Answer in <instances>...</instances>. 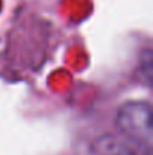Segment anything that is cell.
<instances>
[{
    "label": "cell",
    "instance_id": "1",
    "mask_svg": "<svg viewBox=\"0 0 153 155\" xmlns=\"http://www.w3.org/2000/svg\"><path fill=\"white\" fill-rule=\"evenodd\" d=\"M116 128L131 142L150 151L152 105L147 101H128L116 113Z\"/></svg>",
    "mask_w": 153,
    "mask_h": 155
},
{
    "label": "cell",
    "instance_id": "2",
    "mask_svg": "<svg viewBox=\"0 0 153 155\" xmlns=\"http://www.w3.org/2000/svg\"><path fill=\"white\" fill-rule=\"evenodd\" d=\"M92 152L95 155H144L141 154V151L126 148L114 136H104L98 139L92 146Z\"/></svg>",
    "mask_w": 153,
    "mask_h": 155
}]
</instances>
